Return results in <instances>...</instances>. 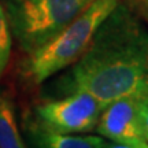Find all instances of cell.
<instances>
[{"label": "cell", "instance_id": "cell-1", "mask_svg": "<svg viewBox=\"0 0 148 148\" xmlns=\"http://www.w3.org/2000/svg\"><path fill=\"white\" fill-rule=\"evenodd\" d=\"M71 92H86L106 107L136 96L148 99V30L119 4L107 16L70 71Z\"/></svg>", "mask_w": 148, "mask_h": 148}, {"label": "cell", "instance_id": "cell-2", "mask_svg": "<svg viewBox=\"0 0 148 148\" xmlns=\"http://www.w3.org/2000/svg\"><path fill=\"white\" fill-rule=\"evenodd\" d=\"M118 4L119 0H93L63 30L29 53L23 64V74L34 84H41L75 63Z\"/></svg>", "mask_w": 148, "mask_h": 148}, {"label": "cell", "instance_id": "cell-3", "mask_svg": "<svg viewBox=\"0 0 148 148\" xmlns=\"http://www.w3.org/2000/svg\"><path fill=\"white\" fill-rule=\"evenodd\" d=\"M93 0H5V14L19 47L30 53L73 22Z\"/></svg>", "mask_w": 148, "mask_h": 148}, {"label": "cell", "instance_id": "cell-4", "mask_svg": "<svg viewBox=\"0 0 148 148\" xmlns=\"http://www.w3.org/2000/svg\"><path fill=\"white\" fill-rule=\"evenodd\" d=\"M104 107L86 92H71L63 99L41 103L36 107L40 126L67 134L88 133L96 129Z\"/></svg>", "mask_w": 148, "mask_h": 148}, {"label": "cell", "instance_id": "cell-5", "mask_svg": "<svg viewBox=\"0 0 148 148\" xmlns=\"http://www.w3.org/2000/svg\"><path fill=\"white\" fill-rule=\"evenodd\" d=\"M145 97H122L107 104L100 114L96 132L101 137L116 143L144 140L141 106Z\"/></svg>", "mask_w": 148, "mask_h": 148}, {"label": "cell", "instance_id": "cell-6", "mask_svg": "<svg viewBox=\"0 0 148 148\" xmlns=\"http://www.w3.org/2000/svg\"><path fill=\"white\" fill-rule=\"evenodd\" d=\"M37 148H106L107 140L101 136L67 134L37 126L33 130Z\"/></svg>", "mask_w": 148, "mask_h": 148}, {"label": "cell", "instance_id": "cell-7", "mask_svg": "<svg viewBox=\"0 0 148 148\" xmlns=\"http://www.w3.org/2000/svg\"><path fill=\"white\" fill-rule=\"evenodd\" d=\"M0 148H27L18 127L11 97L0 93Z\"/></svg>", "mask_w": 148, "mask_h": 148}, {"label": "cell", "instance_id": "cell-8", "mask_svg": "<svg viewBox=\"0 0 148 148\" xmlns=\"http://www.w3.org/2000/svg\"><path fill=\"white\" fill-rule=\"evenodd\" d=\"M11 56V29L5 8L0 4V77L4 74Z\"/></svg>", "mask_w": 148, "mask_h": 148}, {"label": "cell", "instance_id": "cell-9", "mask_svg": "<svg viewBox=\"0 0 148 148\" xmlns=\"http://www.w3.org/2000/svg\"><path fill=\"white\" fill-rule=\"evenodd\" d=\"M129 7L148 23V0H129Z\"/></svg>", "mask_w": 148, "mask_h": 148}, {"label": "cell", "instance_id": "cell-10", "mask_svg": "<svg viewBox=\"0 0 148 148\" xmlns=\"http://www.w3.org/2000/svg\"><path fill=\"white\" fill-rule=\"evenodd\" d=\"M106 148H148L145 140L130 141V143H116V141H107Z\"/></svg>", "mask_w": 148, "mask_h": 148}, {"label": "cell", "instance_id": "cell-11", "mask_svg": "<svg viewBox=\"0 0 148 148\" xmlns=\"http://www.w3.org/2000/svg\"><path fill=\"white\" fill-rule=\"evenodd\" d=\"M141 119H143V136L144 140L148 143V99H143Z\"/></svg>", "mask_w": 148, "mask_h": 148}]
</instances>
